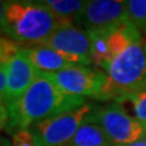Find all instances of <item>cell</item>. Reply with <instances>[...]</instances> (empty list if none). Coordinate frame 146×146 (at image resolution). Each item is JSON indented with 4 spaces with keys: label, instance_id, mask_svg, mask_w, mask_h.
<instances>
[{
    "label": "cell",
    "instance_id": "cell-13",
    "mask_svg": "<svg viewBox=\"0 0 146 146\" xmlns=\"http://www.w3.org/2000/svg\"><path fill=\"white\" fill-rule=\"evenodd\" d=\"M127 16L141 34L146 33V0L125 1Z\"/></svg>",
    "mask_w": 146,
    "mask_h": 146
},
{
    "label": "cell",
    "instance_id": "cell-3",
    "mask_svg": "<svg viewBox=\"0 0 146 146\" xmlns=\"http://www.w3.org/2000/svg\"><path fill=\"white\" fill-rule=\"evenodd\" d=\"M107 86L104 101L145 91L146 86V43L143 36L134 40L104 67Z\"/></svg>",
    "mask_w": 146,
    "mask_h": 146
},
{
    "label": "cell",
    "instance_id": "cell-17",
    "mask_svg": "<svg viewBox=\"0 0 146 146\" xmlns=\"http://www.w3.org/2000/svg\"><path fill=\"white\" fill-rule=\"evenodd\" d=\"M9 123V110L7 106L4 104L3 99L0 98V131L3 129H6Z\"/></svg>",
    "mask_w": 146,
    "mask_h": 146
},
{
    "label": "cell",
    "instance_id": "cell-21",
    "mask_svg": "<svg viewBox=\"0 0 146 146\" xmlns=\"http://www.w3.org/2000/svg\"><path fill=\"white\" fill-rule=\"evenodd\" d=\"M145 91H146V86H145Z\"/></svg>",
    "mask_w": 146,
    "mask_h": 146
},
{
    "label": "cell",
    "instance_id": "cell-11",
    "mask_svg": "<svg viewBox=\"0 0 146 146\" xmlns=\"http://www.w3.org/2000/svg\"><path fill=\"white\" fill-rule=\"evenodd\" d=\"M89 115L82 123L68 146H115L102 128L91 119Z\"/></svg>",
    "mask_w": 146,
    "mask_h": 146
},
{
    "label": "cell",
    "instance_id": "cell-14",
    "mask_svg": "<svg viewBox=\"0 0 146 146\" xmlns=\"http://www.w3.org/2000/svg\"><path fill=\"white\" fill-rule=\"evenodd\" d=\"M116 102H129L133 108L134 117L146 125V91L128 94L125 96L117 99Z\"/></svg>",
    "mask_w": 146,
    "mask_h": 146
},
{
    "label": "cell",
    "instance_id": "cell-8",
    "mask_svg": "<svg viewBox=\"0 0 146 146\" xmlns=\"http://www.w3.org/2000/svg\"><path fill=\"white\" fill-rule=\"evenodd\" d=\"M40 45L54 49L68 56L79 58L85 66L93 65L91 38L89 33L76 25L61 26Z\"/></svg>",
    "mask_w": 146,
    "mask_h": 146
},
{
    "label": "cell",
    "instance_id": "cell-7",
    "mask_svg": "<svg viewBox=\"0 0 146 146\" xmlns=\"http://www.w3.org/2000/svg\"><path fill=\"white\" fill-rule=\"evenodd\" d=\"M128 21L125 1L123 0H90L80 13L77 26L88 33H104Z\"/></svg>",
    "mask_w": 146,
    "mask_h": 146
},
{
    "label": "cell",
    "instance_id": "cell-5",
    "mask_svg": "<svg viewBox=\"0 0 146 146\" xmlns=\"http://www.w3.org/2000/svg\"><path fill=\"white\" fill-rule=\"evenodd\" d=\"M95 107L94 104L85 102L55 117L35 123L29 129L34 135L36 146H68L73 136Z\"/></svg>",
    "mask_w": 146,
    "mask_h": 146
},
{
    "label": "cell",
    "instance_id": "cell-10",
    "mask_svg": "<svg viewBox=\"0 0 146 146\" xmlns=\"http://www.w3.org/2000/svg\"><path fill=\"white\" fill-rule=\"evenodd\" d=\"M25 51L28 56L32 65L36 71L44 73H54L74 66H85L79 58L68 56L54 49H50L43 45L25 48Z\"/></svg>",
    "mask_w": 146,
    "mask_h": 146
},
{
    "label": "cell",
    "instance_id": "cell-1",
    "mask_svg": "<svg viewBox=\"0 0 146 146\" xmlns=\"http://www.w3.org/2000/svg\"><path fill=\"white\" fill-rule=\"evenodd\" d=\"M84 98L71 96L60 90L43 73L36 72V78L18 101L9 107V123L5 131L29 129L35 123L80 107Z\"/></svg>",
    "mask_w": 146,
    "mask_h": 146
},
{
    "label": "cell",
    "instance_id": "cell-19",
    "mask_svg": "<svg viewBox=\"0 0 146 146\" xmlns=\"http://www.w3.org/2000/svg\"><path fill=\"white\" fill-rule=\"evenodd\" d=\"M5 5H6V1H0V34H1V25H3V17H4Z\"/></svg>",
    "mask_w": 146,
    "mask_h": 146
},
{
    "label": "cell",
    "instance_id": "cell-9",
    "mask_svg": "<svg viewBox=\"0 0 146 146\" xmlns=\"http://www.w3.org/2000/svg\"><path fill=\"white\" fill-rule=\"evenodd\" d=\"M35 67L32 65L25 48L6 65L7 83L3 96L4 104L9 107L13 106L32 85L36 78Z\"/></svg>",
    "mask_w": 146,
    "mask_h": 146
},
{
    "label": "cell",
    "instance_id": "cell-12",
    "mask_svg": "<svg viewBox=\"0 0 146 146\" xmlns=\"http://www.w3.org/2000/svg\"><path fill=\"white\" fill-rule=\"evenodd\" d=\"M63 25H76L88 1L83 0H39Z\"/></svg>",
    "mask_w": 146,
    "mask_h": 146
},
{
    "label": "cell",
    "instance_id": "cell-16",
    "mask_svg": "<svg viewBox=\"0 0 146 146\" xmlns=\"http://www.w3.org/2000/svg\"><path fill=\"white\" fill-rule=\"evenodd\" d=\"M13 146H36L35 139L31 129H21L10 134Z\"/></svg>",
    "mask_w": 146,
    "mask_h": 146
},
{
    "label": "cell",
    "instance_id": "cell-6",
    "mask_svg": "<svg viewBox=\"0 0 146 146\" xmlns=\"http://www.w3.org/2000/svg\"><path fill=\"white\" fill-rule=\"evenodd\" d=\"M40 73L49 78L60 90L71 96L102 100L106 91L107 77L98 68L74 66L54 73Z\"/></svg>",
    "mask_w": 146,
    "mask_h": 146
},
{
    "label": "cell",
    "instance_id": "cell-15",
    "mask_svg": "<svg viewBox=\"0 0 146 146\" xmlns=\"http://www.w3.org/2000/svg\"><path fill=\"white\" fill-rule=\"evenodd\" d=\"M18 43L13 42L5 35H0V63L6 66L13 57L22 50Z\"/></svg>",
    "mask_w": 146,
    "mask_h": 146
},
{
    "label": "cell",
    "instance_id": "cell-18",
    "mask_svg": "<svg viewBox=\"0 0 146 146\" xmlns=\"http://www.w3.org/2000/svg\"><path fill=\"white\" fill-rule=\"evenodd\" d=\"M6 83H7V73H6V66L0 63V98L3 99L4 93L6 89Z\"/></svg>",
    "mask_w": 146,
    "mask_h": 146
},
{
    "label": "cell",
    "instance_id": "cell-20",
    "mask_svg": "<svg viewBox=\"0 0 146 146\" xmlns=\"http://www.w3.org/2000/svg\"><path fill=\"white\" fill-rule=\"evenodd\" d=\"M0 146H13L11 140H9L6 138H3V136H0Z\"/></svg>",
    "mask_w": 146,
    "mask_h": 146
},
{
    "label": "cell",
    "instance_id": "cell-4",
    "mask_svg": "<svg viewBox=\"0 0 146 146\" xmlns=\"http://www.w3.org/2000/svg\"><path fill=\"white\" fill-rule=\"evenodd\" d=\"M89 117L104 129L115 146H123L146 139V125L128 113L123 105L112 101L95 106Z\"/></svg>",
    "mask_w": 146,
    "mask_h": 146
},
{
    "label": "cell",
    "instance_id": "cell-2",
    "mask_svg": "<svg viewBox=\"0 0 146 146\" xmlns=\"http://www.w3.org/2000/svg\"><path fill=\"white\" fill-rule=\"evenodd\" d=\"M65 26L45 6L33 0H9L4 10L1 34L18 44L40 45Z\"/></svg>",
    "mask_w": 146,
    "mask_h": 146
}]
</instances>
